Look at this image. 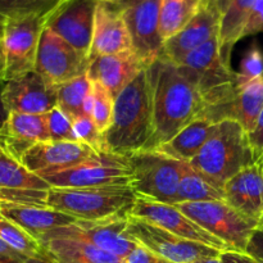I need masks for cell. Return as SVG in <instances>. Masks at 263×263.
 Here are the masks:
<instances>
[{"label": "cell", "instance_id": "40", "mask_svg": "<svg viewBox=\"0 0 263 263\" xmlns=\"http://www.w3.org/2000/svg\"><path fill=\"white\" fill-rule=\"evenodd\" d=\"M248 139L256 162L261 161L263 157V109L257 118L253 130L248 134Z\"/></svg>", "mask_w": 263, "mask_h": 263}, {"label": "cell", "instance_id": "24", "mask_svg": "<svg viewBox=\"0 0 263 263\" xmlns=\"http://www.w3.org/2000/svg\"><path fill=\"white\" fill-rule=\"evenodd\" d=\"M41 246L53 263H125L121 257L79 239L51 238L41 241Z\"/></svg>", "mask_w": 263, "mask_h": 263}, {"label": "cell", "instance_id": "30", "mask_svg": "<svg viewBox=\"0 0 263 263\" xmlns=\"http://www.w3.org/2000/svg\"><path fill=\"white\" fill-rule=\"evenodd\" d=\"M0 134L31 146L41 141L50 140L45 115L9 112L7 122L0 130Z\"/></svg>", "mask_w": 263, "mask_h": 263}, {"label": "cell", "instance_id": "29", "mask_svg": "<svg viewBox=\"0 0 263 263\" xmlns=\"http://www.w3.org/2000/svg\"><path fill=\"white\" fill-rule=\"evenodd\" d=\"M203 0H161L159 7V33L166 43L180 32L193 20Z\"/></svg>", "mask_w": 263, "mask_h": 263}, {"label": "cell", "instance_id": "37", "mask_svg": "<svg viewBox=\"0 0 263 263\" xmlns=\"http://www.w3.org/2000/svg\"><path fill=\"white\" fill-rule=\"evenodd\" d=\"M73 128L77 139L81 143L86 144L97 153H105L104 134L98 128L91 117L82 116L73 120Z\"/></svg>", "mask_w": 263, "mask_h": 263}, {"label": "cell", "instance_id": "10", "mask_svg": "<svg viewBox=\"0 0 263 263\" xmlns=\"http://www.w3.org/2000/svg\"><path fill=\"white\" fill-rule=\"evenodd\" d=\"M130 215H115L102 220H77L71 225L62 226L46 234L41 241L51 238H71L85 240L102 251L125 258L139 246L127 234Z\"/></svg>", "mask_w": 263, "mask_h": 263}, {"label": "cell", "instance_id": "54", "mask_svg": "<svg viewBox=\"0 0 263 263\" xmlns=\"http://www.w3.org/2000/svg\"><path fill=\"white\" fill-rule=\"evenodd\" d=\"M258 162H261V163L263 164V157H262V159H261V161H258Z\"/></svg>", "mask_w": 263, "mask_h": 263}, {"label": "cell", "instance_id": "13", "mask_svg": "<svg viewBox=\"0 0 263 263\" xmlns=\"http://www.w3.org/2000/svg\"><path fill=\"white\" fill-rule=\"evenodd\" d=\"M97 7V0H63L48 15L45 27L89 59Z\"/></svg>", "mask_w": 263, "mask_h": 263}, {"label": "cell", "instance_id": "34", "mask_svg": "<svg viewBox=\"0 0 263 263\" xmlns=\"http://www.w3.org/2000/svg\"><path fill=\"white\" fill-rule=\"evenodd\" d=\"M92 82V94H94V108L91 118L103 134L107 133L112 125L113 110H115V98L98 82Z\"/></svg>", "mask_w": 263, "mask_h": 263}, {"label": "cell", "instance_id": "17", "mask_svg": "<svg viewBox=\"0 0 263 263\" xmlns=\"http://www.w3.org/2000/svg\"><path fill=\"white\" fill-rule=\"evenodd\" d=\"M3 99L9 112L30 115H45L58 105L57 87L36 71L5 81Z\"/></svg>", "mask_w": 263, "mask_h": 263}, {"label": "cell", "instance_id": "49", "mask_svg": "<svg viewBox=\"0 0 263 263\" xmlns=\"http://www.w3.org/2000/svg\"><path fill=\"white\" fill-rule=\"evenodd\" d=\"M229 2H230V0H218L217 5H216V7H217V10H218V12H220V14H221V12H222V10L225 9V7H226V5H228Z\"/></svg>", "mask_w": 263, "mask_h": 263}, {"label": "cell", "instance_id": "12", "mask_svg": "<svg viewBox=\"0 0 263 263\" xmlns=\"http://www.w3.org/2000/svg\"><path fill=\"white\" fill-rule=\"evenodd\" d=\"M89 64V59L81 55L73 46L50 28L44 27L39 43L35 71L49 85L58 87L87 73Z\"/></svg>", "mask_w": 263, "mask_h": 263}, {"label": "cell", "instance_id": "27", "mask_svg": "<svg viewBox=\"0 0 263 263\" xmlns=\"http://www.w3.org/2000/svg\"><path fill=\"white\" fill-rule=\"evenodd\" d=\"M50 190V185L0 146V200L18 190Z\"/></svg>", "mask_w": 263, "mask_h": 263}, {"label": "cell", "instance_id": "38", "mask_svg": "<svg viewBox=\"0 0 263 263\" xmlns=\"http://www.w3.org/2000/svg\"><path fill=\"white\" fill-rule=\"evenodd\" d=\"M123 261L125 263H171L140 244L131 251L128 256L123 258Z\"/></svg>", "mask_w": 263, "mask_h": 263}, {"label": "cell", "instance_id": "19", "mask_svg": "<svg viewBox=\"0 0 263 263\" xmlns=\"http://www.w3.org/2000/svg\"><path fill=\"white\" fill-rule=\"evenodd\" d=\"M145 68H148L145 63L130 49L122 53L95 58L90 62L87 74L91 81L102 85L116 100L121 91Z\"/></svg>", "mask_w": 263, "mask_h": 263}, {"label": "cell", "instance_id": "33", "mask_svg": "<svg viewBox=\"0 0 263 263\" xmlns=\"http://www.w3.org/2000/svg\"><path fill=\"white\" fill-rule=\"evenodd\" d=\"M63 0H0V14L4 17L43 15L48 17Z\"/></svg>", "mask_w": 263, "mask_h": 263}, {"label": "cell", "instance_id": "22", "mask_svg": "<svg viewBox=\"0 0 263 263\" xmlns=\"http://www.w3.org/2000/svg\"><path fill=\"white\" fill-rule=\"evenodd\" d=\"M263 109V76L239 87L228 103L205 109L202 115L215 123L234 120L240 123L247 134L253 130L259 113Z\"/></svg>", "mask_w": 263, "mask_h": 263}, {"label": "cell", "instance_id": "36", "mask_svg": "<svg viewBox=\"0 0 263 263\" xmlns=\"http://www.w3.org/2000/svg\"><path fill=\"white\" fill-rule=\"evenodd\" d=\"M263 76V53L256 43L243 57L240 68L236 72V84L239 87Z\"/></svg>", "mask_w": 263, "mask_h": 263}, {"label": "cell", "instance_id": "23", "mask_svg": "<svg viewBox=\"0 0 263 263\" xmlns=\"http://www.w3.org/2000/svg\"><path fill=\"white\" fill-rule=\"evenodd\" d=\"M0 212L40 241L51 230L76 222L77 218L50 207L0 204Z\"/></svg>", "mask_w": 263, "mask_h": 263}, {"label": "cell", "instance_id": "43", "mask_svg": "<svg viewBox=\"0 0 263 263\" xmlns=\"http://www.w3.org/2000/svg\"><path fill=\"white\" fill-rule=\"evenodd\" d=\"M0 263H53L50 258H35V257H8L0 256Z\"/></svg>", "mask_w": 263, "mask_h": 263}, {"label": "cell", "instance_id": "28", "mask_svg": "<svg viewBox=\"0 0 263 263\" xmlns=\"http://www.w3.org/2000/svg\"><path fill=\"white\" fill-rule=\"evenodd\" d=\"M180 203L225 200L223 190L216 186L204 175L193 168L189 162L181 161L179 184Z\"/></svg>", "mask_w": 263, "mask_h": 263}, {"label": "cell", "instance_id": "6", "mask_svg": "<svg viewBox=\"0 0 263 263\" xmlns=\"http://www.w3.org/2000/svg\"><path fill=\"white\" fill-rule=\"evenodd\" d=\"M133 181L136 194L166 204H179L181 161L158 149H144L130 154Z\"/></svg>", "mask_w": 263, "mask_h": 263}, {"label": "cell", "instance_id": "31", "mask_svg": "<svg viewBox=\"0 0 263 263\" xmlns=\"http://www.w3.org/2000/svg\"><path fill=\"white\" fill-rule=\"evenodd\" d=\"M92 82L89 74L76 77L71 81L62 84L57 87L58 107L71 118L72 121L82 117L84 115V103L89 92L91 91Z\"/></svg>", "mask_w": 263, "mask_h": 263}, {"label": "cell", "instance_id": "18", "mask_svg": "<svg viewBox=\"0 0 263 263\" xmlns=\"http://www.w3.org/2000/svg\"><path fill=\"white\" fill-rule=\"evenodd\" d=\"M130 49H133V43L123 10L117 5L98 3L89 62L98 57L112 55Z\"/></svg>", "mask_w": 263, "mask_h": 263}, {"label": "cell", "instance_id": "47", "mask_svg": "<svg viewBox=\"0 0 263 263\" xmlns=\"http://www.w3.org/2000/svg\"><path fill=\"white\" fill-rule=\"evenodd\" d=\"M192 263H222V261H221L220 256H217V257H208V258H202V259H199V261H195Z\"/></svg>", "mask_w": 263, "mask_h": 263}, {"label": "cell", "instance_id": "9", "mask_svg": "<svg viewBox=\"0 0 263 263\" xmlns=\"http://www.w3.org/2000/svg\"><path fill=\"white\" fill-rule=\"evenodd\" d=\"M50 187H97L130 185L133 168L127 156L99 153L71 168L44 177Z\"/></svg>", "mask_w": 263, "mask_h": 263}, {"label": "cell", "instance_id": "26", "mask_svg": "<svg viewBox=\"0 0 263 263\" xmlns=\"http://www.w3.org/2000/svg\"><path fill=\"white\" fill-rule=\"evenodd\" d=\"M256 2L257 0H230L221 12L218 43L221 57L228 66H230L234 45L241 40L243 31Z\"/></svg>", "mask_w": 263, "mask_h": 263}, {"label": "cell", "instance_id": "15", "mask_svg": "<svg viewBox=\"0 0 263 263\" xmlns=\"http://www.w3.org/2000/svg\"><path fill=\"white\" fill-rule=\"evenodd\" d=\"M159 7L161 0H143L122 9L133 50L146 67L156 62L163 49L164 43L159 33Z\"/></svg>", "mask_w": 263, "mask_h": 263}, {"label": "cell", "instance_id": "42", "mask_svg": "<svg viewBox=\"0 0 263 263\" xmlns=\"http://www.w3.org/2000/svg\"><path fill=\"white\" fill-rule=\"evenodd\" d=\"M222 263H258L246 252L225 251L220 254Z\"/></svg>", "mask_w": 263, "mask_h": 263}, {"label": "cell", "instance_id": "1", "mask_svg": "<svg viewBox=\"0 0 263 263\" xmlns=\"http://www.w3.org/2000/svg\"><path fill=\"white\" fill-rule=\"evenodd\" d=\"M149 76L154 131L145 149H158L199 117L205 103L197 85L166 57L159 55L149 66Z\"/></svg>", "mask_w": 263, "mask_h": 263}, {"label": "cell", "instance_id": "5", "mask_svg": "<svg viewBox=\"0 0 263 263\" xmlns=\"http://www.w3.org/2000/svg\"><path fill=\"white\" fill-rule=\"evenodd\" d=\"M176 64L197 85L205 109L225 104L239 90L236 72L221 57L218 36L190 51Z\"/></svg>", "mask_w": 263, "mask_h": 263}, {"label": "cell", "instance_id": "16", "mask_svg": "<svg viewBox=\"0 0 263 263\" xmlns=\"http://www.w3.org/2000/svg\"><path fill=\"white\" fill-rule=\"evenodd\" d=\"M99 153L81 141H41L33 144L22 157V163L41 179L71 168Z\"/></svg>", "mask_w": 263, "mask_h": 263}, {"label": "cell", "instance_id": "4", "mask_svg": "<svg viewBox=\"0 0 263 263\" xmlns=\"http://www.w3.org/2000/svg\"><path fill=\"white\" fill-rule=\"evenodd\" d=\"M138 194L130 185L97 187H50L48 207L77 220H102L115 215H131Z\"/></svg>", "mask_w": 263, "mask_h": 263}, {"label": "cell", "instance_id": "45", "mask_svg": "<svg viewBox=\"0 0 263 263\" xmlns=\"http://www.w3.org/2000/svg\"><path fill=\"white\" fill-rule=\"evenodd\" d=\"M0 256H8V257H23V254L18 253L14 249H12L10 247H8L4 241L0 239ZM27 257V256H26Z\"/></svg>", "mask_w": 263, "mask_h": 263}, {"label": "cell", "instance_id": "3", "mask_svg": "<svg viewBox=\"0 0 263 263\" xmlns=\"http://www.w3.org/2000/svg\"><path fill=\"white\" fill-rule=\"evenodd\" d=\"M256 163L248 134L240 123L223 120L189 164L223 190L226 181L238 172Z\"/></svg>", "mask_w": 263, "mask_h": 263}, {"label": "cell", "instance_id": "51", "mask_svg": "<svg viewBox=\"0 0 263 263\" xmlns=\"http://www.w3.org/2000/svg\"><path fill=\"white\" fill-rule=\"evenodd\" d=\"M98 3H102V4H110V5H117L120 3V0H97Z\"/></svg>", "mask_w": 263, "mask_h": 263}, {"label": "cell", "instance_id": "39", "mask_svg": "<svg viewBox=\"0 0 263 263\" xmlns=\"http://www.w3.org/2000/svg\"><path fill=\"white\" fill-rule=\"evenodd\" d=\"M261 32H263V0H257L251 13V17L247 22L246 28H244L241 39Z\"/></svg>", "mask_w": 263, "mask_h": 263}, {"label": "cell", "instance_id": "50", "mask_svg": "<svg viewBox=\"0 0 263 263\" xmlns=\"http://www.w3.org/2000/svg\"><path fill=\"white\" fill-rule=\"evenodd\" d=\"M217 2L218 0H204V2H203V5H207V7L216 8V9H217V7H216V5H217Z\"/></svg>", "mask_w": 263, "mask_h": 263}, {"label": "cell", "instance_id": "25", "mask_svg": "<svg viewBox=\"0 0 263 263\" xmlns=\"http://www.w3.org/2000/svg\"><path fill=\"white\" fill-rule=\"evenodd\" d=\"M216 125L217 123L211 121L204 115H200L193 122L185 126L171 140L159 146L158 151L177 161H192L215 133Z\"/></svg>", "mask_w": 263, "mask_h": 263}, {"label": "cell", "instance_id": "7", "mask_svg": "<svg viewBox=\"0 0 263 263\" xmlns=\"http://www.w3.org/2000/svg\"><path fill=\"white\" fill-rule=\"evenodd\" d=\"M185 216L226 244L229 251L246 252L254 230L259 225L225 200L192 202L175 204Z\"/></svg>", "mask_w": 263, "mask_h": 263}, {"label": "cell", "instance_id": "53", "mask_svg": "<svg viewBox=\"0 0 263 263\" xmlns=\"http://www.w3.org/2000/svg\"><path fill=\"white\" fill-rule=\"evenodd\" d=\"M259 223H263V211H262V216H261V220H259Z\"/></svg>", "mask_w": 263, "mask_h": 263}, {"label": "cell", "instance_id": "21", "mask_svg": "<svg viewBox=\"0 0 263 263\" xmlns=\"http://www.w3.org/2000/svg\"><path fill=\"white\" fill-rule=\"evenodd\" d=\"M223 199L236 211L254 221L263 211V164L256 162L241 170L223 185Z\"/></svg>", "mask_w": 263, "mask_h": 263}, {"label": "cell", "instance_id": "46", "mask_svg": "<svg viewBox=\"0 0 263 263\" xmlns=\"http://www.w3.org/2000/svg\"><path fill=\"white\" fill-rule=\"evenodd\" d=\"M139 2H143V0H120V3L117 4V7H120L121 9H125V8L131 7V5L136 4Z\"/></svg>", "mask_w": 263, "mask_h": 263}, {"label": "cell", "instance_id": "55", "mask_svg": "<svg viewBox=\"0 0 263 263\" xmlns=\"http://www.w3.org/2000/svg\"><path fill=\"white\" fill-rule=\"evenodd\" d=\"M203 2H204V0H203Z\"/></svg>", "mask_w": 263, "mask_h": 263}, {"label": "cell", "instance_id": "11", "mask_svg": "<svg viewBox=\"0 0 263 263\" xmlns=\"http://www.w3.org/2000/svg\"><path fill=\"white\" fill-rule=\"evenodd\" d=\"M127 234L136 243L171 263H192L222 253L204 244L180 238L154 223L131 215L127 221Z\"/></svg>", "mask_w": 263, "mask_h": 263}, {"label": "cell", "instance_id": "41", "mask_svg": "<svg viewBox=\"0 0 263 263\" xmlns=\"http://www.w3.org/2000/svg\"><path fill=\"white\" fill-rule=\"evenodd\" d=\"M246 253L253 257L258 263H263V223H259L254 230L248 247H247Z\"/></svg>", "mask_w": 263, "mask_h": 263}, {"label": "cell", "instance_id": "32", "mask_svg": "<svg viewBox=\"0 0 263 263\" xmlns=\"http://www.w3.org/2000/svg\"><path fill=\"white\" fill-rule=\"evenodd\" d=\"M0 239L8 247L23 256L35 257V258H49L48 253L40 244V241L36 240L33 236H31L27 231L23 230L12 220L5 217L2 212H0Z\"/></svg>", "mask_w": 263, "mask_h": 263}, {"label": "cell", "instance_id": "2", "mask_svg": "<svg viewBox=\"0 0 263 263\" xmlns=\"http://www.w3.org/2000/svg\"><path fill=\"white\" fill-rule=\"evenodd\" d=\"M153 131V99L148 67L116 98L112 125L104 134L105 151L118 156L143 151Z\"/></svg>", "mask_w": 263, "mask_h": 263}, {"label": "cell", "instance_id": "35", "mask_svg": "<svg viewBox=\"0 0 263 263\" xmlns=\"http://www.w3.org/2000/svg\"><path fill=\"white\" fill-rule=\"evenodd\" d=\"M46 126L50 140L53 141H79L73 128V121L57 105L45 113Z\"/></svg>", "mask_w": 263, "mask_h": 263}, {"label": "cell", "instance_id": "44", "mask_svg": "<svg viewBox=\"0 0 263 263\" xmlns=\"http://www.w3.org/2000/svg\"><path fill=\"white\" fill-rule=\"evenodd\" d=\"M5 81L4 80H0V130L3 128V126L5 125L8 120V116H9V110L7 109V105H5L4 99H3V91H4Z\"/></svg>", "mask_w": 263, "mask_h": 263}, {"label": "cell", "instance_id": "52", "mask_svg": "<svg viewBox=\"0 0 263 263\" xmlns=\"http://www.w3.org/2000/svg\"><path fill=\"white\" fill-rule=\"evenodd\" d=\"M4 22H5V17L4 15L0 14V39H2V35H3V27H4Z\"/></svg>", "mask_w": 263, "mask_h": 263}, {"label": "cell", "instance_id": "8", "mask_svg": "<svg viewBox=\"0 0 263 263\" xmlns=\"http://www.w3.org/2000/svg\"><path fill=\"white\" fill-rule=\"evenodd\" d=\"M48 17H5L2 35L4 81L35 71L39 43Z\"/></svg>", "mask_w": 263, "mask_h": 263}, {"label": "cell", "instance_id": "14", "mask_svg": "<svg viewBox=\"0 0 263 263\" xmlns=\"http://www.w3.org/2000/svg\"><path fill=\"white\" fill-rule=\"evenodd\" d=\"M131 216L154 223L180 238L204 244L220 252L229 251L223 241L207 233L192 218L185 216L176 205L166 204L138 195V199L131 210Z\"/></svg>", "mask_w": 263, "mask_h": 263}, {"label": "cell", "instance_id": "48", "mask_svg": "<svg viewBox=\"0 0 263 263\" xmlns=\"http://www.w3.org/2000/svg\"><path fill=\"white\" fill-rule=\"evenodd\" d=\"M0 80H4V58H3L2 39H0Z\"/></svg>", "mask_w": 263, "mask_h": 263}, {"label": "cell", "instance_id": "20", "mask_svg": "<svg viewBox=\"0 0 263 263\" xmlns=\"http://www.w3.org/2000/svg\"><path fill=\"white\" fill-rule=\"evenodd\" d=\"M220 18L221 14L216 8L202 5L193 20L177 35L163 44L161 55L174 63L180 62L190 51L218 36Z\"/></svg>", "mask_w": 263, "mask_h": 263}]
</instances>
